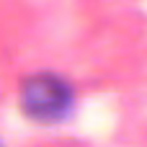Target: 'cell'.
Here are the masks:
<instances>
[{"label":"cell","mask_w":147,"mask_h":147,"mask_svg":"<svg viewBox=\"0 0 147 147\" xmlns=\"http://www.w3.org/2000/svg\"><path fill=\"white\" fill-rule=\"evenodd\" d=\"M72 90L70 85L49 72L31 75L21 85V106L36 121H57L70 111Z\"/></svg>","instance_id":"6da1fadb"}]
</instances>
